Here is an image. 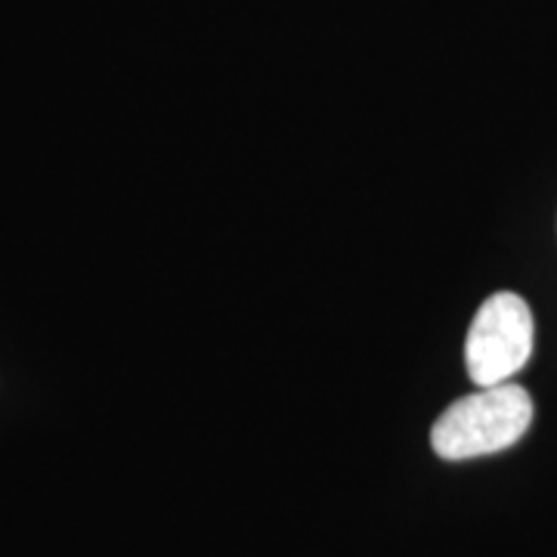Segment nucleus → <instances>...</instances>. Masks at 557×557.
<instances>
[{
    "label": "nucleus",
    "mask_w": 557,
    "mask_h": 557,
    "mask_svg": "<svg viewBox=\"0 0 557 557\" xmlns=\"http://www.w3.org/2000/svg\"><path fill=\"white\" fill-rule=\"evenodd\" d=\"M536 322L530 304L515 292H498L480 304L465 338V369L478 387L508 384L533 357Z\"/></svg>",
    "instance_id": "2"
},
{
    "label": "nucleus",
    "mask_w": 557,
    "mask_h": 557,
    "mask_svg": "<svg viewBox=\"0 0 557 557\" xmlns=\"http://www.w3.org/2000/svg\"><path fill=\"white\" fill-rule=\"evenodd\" d=\"M533 424V399L520 384L480 387L443 409L431 428V446L446 461L496 456L523 440Z\"/></svg>",
    "instance_id": "1"
}]
</instances>
